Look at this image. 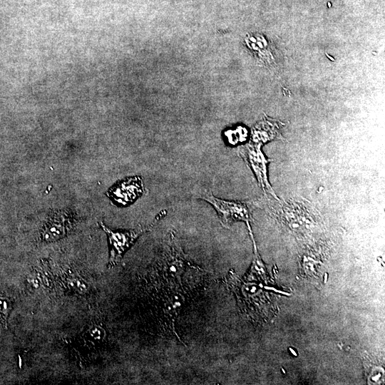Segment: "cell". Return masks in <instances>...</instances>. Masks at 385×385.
<instances>
[{
    "mask_svg": "<svg viewBox=\"0 0 385 385\" xmlns=\"http://www.w3.org/2000/svg\"><path fill=\"white\" fill-rule=\"evenodd\" d=\"M143 192L142 178L134 176L116 183L107 191L106 195L117 205L126 206L141 196Z\"/></svg>",
    "mask_w": 385,
    "mask_h": 385,
    "instance_id": "4",
    "label": "cell"
},
{
    "mask_svg": "<svg viewBox=\"0 0 385 385\" xmlns=\"http://www.w3.org/2000/svg\"><path fill=\"white\" fill-rule=\"evenodd\" d=\"M185 302V294L178 288L175 291H170L164 294L163 309L166 317L170 320L173 332H175V320L181 307Z\"/></svg>",
    "mask_w": 385,
    "mask_h": 385,
    "instance_id": "5",
    "label": "cell"
},
{
    "mask_svg": "<svg viewBox=\"0 0 385 385\" xmlns=\"http://www.w3.org/2000/svg\"><path fill=\"white\" fill-rule=\"evenodd\" d=\"M68 221L63 215H56L46 224L42 237L46 241H53L64 236Z\"/></svg>",
    "mask_w": 385,
    "mask_h": 385,
    "instance_id": "6",
    "label": "cell"
},
{
    "mask_svg": "<svg viewBox=\"0 0 385 385\" xmlns=\"http://www.w3.org/2000/svg\"><path fill=\"white\" fill-rule=\"evenodd\" d=\"M202 198L215 208L220 223L225 227L229 228L233 222L237 221H243L247 226L250 225L252 205L251 202L224 200L209 192H205Z\"/></svg>",
    "mask_w": 385,
    "mask_h": 385,
    "instance_id": "1",
    "label": "cell"
},
{
    "mask_svg": "<svg viewBox=\"0 0 385 385\" xmlns=\"http://www.w3.org/2000/svg\"><path fill=\"white\" fill-rule=\"evenodd\" d=\"M101 226L106 233L109 242L110 256L108 267L116 265L121 260L125 252L134 244L138 237L149 230L153 224L148 227L138 226L130 230H113L101 222Z\"/></svg>",
    "mask_w": 385,
    "mask_h": 385,
    "instance_id": "3",
    "label": "cell"
},
{
    "mask_svg": "<svg viewBox=\"0 0 385 385\" xmlns=\"http://www.w3.org/2000/svg\"><path fill=\"white\" fill-rule=\"evenodd\" d=\"M261 145L252 142L240 149L239 153L253 171L264 193L266 195H270L279 200L267 177V165L272 160L265 155L261 150Z\"/></svg>",
    "mask_w": 385,
    "mask_h": 385,
    "instance_id": "2",
    "label": "cell"
}]
</instances>
